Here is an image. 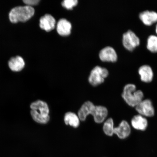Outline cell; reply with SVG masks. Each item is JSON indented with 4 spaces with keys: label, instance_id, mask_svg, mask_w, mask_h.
Listing matches in <instances>:
<instances>
[{
    "label": "cell",
    "instance_id": "6",
    "mask_svg": "<svg viewBox=\"0 0 157 157\" xmlns=\"http://www.w3.org/2000/svg\"><path fill=\"white\" fill-rule=\"evenodd\" d=\"M123 44L127 50L132 51L140 44L139 37L132 31L129 30L123 34Z\"/></svg>",
    "mask_w": 157,
    "mask_h": 157
},
{
    "label": "cell",
    "instance_id": "7",
    "mask_svg": "<svg viewBox=\"0 0 157 157\" xmlns=\"http://www.w3.org/2000/svg\"><path fill=\"white\" fill-rule=\"evenodd\" d=\"M136 111L140 115L151 117L154 115L155 110L151 101L149 99L143 100L136 107Z\"/></svg>",
    "mask_w": 157,
    "mask_h": 157
},
{
    "label": "cell",
    "instance_id": "10",
    "mask_svg": "<svg viewBox=\"0 0 157 157\" xmlns=\"http://www.w3.org/2000/svg\"><path fill=\"white\" fill-rule=\"evenodd\" d=\"M56 21L54 17L50 14H46L41 17L40 19L39 25L43 29L49 32L55 27Z\"/></svg>",
    "mask_w": 157,
    "mask_h": 157
},
{
    "label": "cell",
    "instance_id": "9",
    "mask_svg": "<svg viewBox=\"0 0 157 157\" xmlns=\"http://www.w3.org/2000/svg\"><path fill=\"white\" fill-rule=\"evenodd\" d=\"M113 132V134L117 135L120 139L126 138L130 134V125L127 121H123L120 124L118 127L114 128Z\"/></svg>",
    "mask_w": 157,
    "mask_h": 157
},
{
    "label": "cell",
    "instance_id": "18",
    "mask_svg": "<svg viewBox=\"0 0 157 157\" xmlns=\"http://www.w3.org/2000/svg\"><path fill=\"white\" fill-rule=\"evenodd\" d=\"M114 128L113 119L109 118L104 123L103 127L104 132L108 136H112L113 134Z\"/></svg>",
    "mask_w": 157,
    "mask_h": 157
},
{
    "label": "cell",
    "instance_id": "4",
    "mask_svg": "<svg viewBox=\"0 0 157 157\" xmlns=\"http://www.w3.org/2000/svg\"><path fill=\"white\" fill-rule=\"evenodd\" d=\"M34 8L29 6L15 7L10 12L9 19L13 23L25 22L34 15Z\"/></svg>",
    "mask_w": 157,
    "mask_h": 157
},
{
    "label": "cell",
    "instance_id": "1",
    "mask_svg": "<svg viewBox=\"0 0 157 157\" xmlns=\"http://www.w3.org/2000/svg\"><path fill=\"white\" fill-rule=\"evenodd\" d=\"M107 108L103 106H95L90 101L86 102L78 111V115L79 119L84 121L88 115L93 116L94 121L97 123H101L105 120L108 115Z\"/></svg>",
    "mask_w": 157,
    "mask_h": 157
},
{
    "label": "cell",
    "instance_id": "13",
    "mask_svg": "<svg viewBox=\"0 0 157 157\" xmlns=\"http://www.w3.org/2000/svg\"><path fill=\"white\" fill-rule=\"evenodd\" d=\"M71 25L66 19L60 20L57 25L56 29L58 34L62 36H67L71 33Z\"/></svg>",
    "mask_w": 157,
    "mask_h": 157
},
{
    "label": "cell",
    "instance_id": "20",
    "mask_svg": "<svg viewBox=\"0 0 157 157\" xmlns=\"http://www.w3.org/2000/svg\"><path fill=\"white\" fill-rule=\"evenodd\" d=\"M23 2L27 6L32 7L33 6L38 5L40 1L39 0H24Z\"/></svg>",
    "mask_w": 157,
    "mask_h": 157
},
{
    "label": "cell",
    "instance_id": "5",
    "mask_svg": "<svg viewBox=\"0 0 157 157\" xmlns=\"http://www.w3.org/2000/svg\"><path fill=\"white\" fill-rule=\"evenodd\" d=\"M109 74L107 69L99 66H96L90 73L88 78L89 83L93 86L99 85L104 82Z\"/></svg>",
    "mask_w": 157,
    "mask_h": 157
},
{
    "label": "cell",
    "instance_id": "19",
    "mask_svg": "<svg viewBox=\"0 0 157 157\" xmlns=\"http://www.w3.org/2000/svg\"><path fill=\"white\" fill-rule=\"evenodd\" d=\"M77 0H65L62 2V5L63 7L68 10H71L77 5Z\"/></svg>",
    "mask_w": 157,
    "mask_h": 157
},
{
    "label": "cell",
    "instance_id": "16",
    "mask_svg": "<svg viewBox=\"0 0 157 157\" xmlns=\"http://www.w3.org/2000/svg\"><path fill=\"white\" fill-rule=\"evenodd\" d=\"M64 121L67 125H69L74 128L79 126L80 121L78 117L76 114L71 112H68L65 115Z\"/></svg>",
    "mask_w": 157,
    "mask_h": 157
},
{
    "label": "cell",
    "instance_id": "11",
    "mask_svg": "<svg viewBox=\"0 0 157 157\" xmlns=\"http://www.w3.org/2000/svg\"><path fill=\"white\" fill-rule=\"evenodd\" d=\"M139 17L142 22L147 25H151L157 21V13L155 11H143L140 13Z\"/></svg>",
    "mask_w": 157,
    "mask_h": 157
},
{
    "label": "cell",
    "instance_id": "12",
    "mask_svg": "<svg viewBox=\"0 0 157 157\" xmlns=\"http://www.w3.org/2000/svg\"><path fill=\"white\" fill-rule=\"evenodd\" d=\"M138 72L140 76L141 80L146 83L151 82L154 76V73L151 67L148 65H144L140 67Z\"/></svg>",
    "mask_w": 157,
    "mask_h": 157
},
{
    "label": "cell",
    "instance_id": "3",
    "mask_svg": "<svg viewBox=\"0 0 157 157\" xmlns=\"http://www.w3.org/2000/svg\"><path fill=\"white\" fill-rule=\"evenodd\" d=\"M122 97L128 105L134 107L143 101L144 95L141 90L136 91V87L134 84H129L124 88Z\"/></svg>",
    "mask_w": 157,
    "mask_h": 157
},
{
    "label": "cell",
    "instance_id": "14",
    "mask_svg": "<svg viewBox=\"0 0 157 157\" xmlns=\"http://www.w3.org/2000/svg\"><path fill=\"white\" fill-rule=\"evenodd\" d=\"M132 126L137 130L144 131L148 126V121L145 117L141 115L135 116L131 120Z\"/></svg>",
    "mask_w": 157,
    "mask_h": 157
},
{
    "label": "cell",
    "instance_id": "21",
    "mask_svg": "<svg viewBox=\"0 0 157 157\" xmlns=\"http://www.w3.org/2000/svg\"><path fill=\"white\" fill-rule=\"evenodd\" d=\"M156 31L157 34V24L156 25Z\"/></svg>",
    "mask_w": 157,
    "mask_h": 157
},
{
    "label": "cell",
    "instance_id": "17",
    "mask_svg": "<svg viewBox=\"0 0 157 157\" xmlns=\"http://www.w3.org/2000/svg\"><path fill=\"white\" fill-rule=\"evenodd\" d=\"M147 48L151 52H157V36L152 35L148 37Z\"/></svg>",
    "mask_w": 157,
    "mask_h": 157
},
{
    "label": "cell",
    "instance_id": "15",
    "mask_svg": "<svg viewBox=\"0 0 157 157\" xmlns=\"http://www.w3.org/2000/svg\"><path fill=\"white\" fill-rule=\"evenodd\" d=\"M10 69L13 71L19 72L24 68L25 63L24 60L20 56H17L10 59L9 62Z\"/></svg>",
    "mask_w": 157,
    "mask_h": 157
},
{
    "label": "cell",
    "instance_id": "8",
    "mask_svg": "<svg viewBox=\"0 0 157 157\" xmlns=\"http://www.w3.org/2000/svg\"><path fill=\"white\" fill-rule=\"evenodd\" d=\"M99 56L103 62H115L117 59V56L115 49L111 46H107L100 51Z\"/></svg>",
    "mask_w": 157,
    "mask_h": 157
},
{
    "label": "cell",
    "instance_id": "2",
    "mask_svg": "<svg viewBox=\"0 0 157 157\" xmlns=\"http://www.w3.org/2000/svg\"><path fill=\"white\" fill-rule=\"evenodd\" d=\"M30 108L31 117L35 121L42 124L48 122L50 117L49 108L47 103L38 100L31 103Z\"/></svg>",
    "mask_w": 157,
    "mask_h": 157
}]
</instances>
